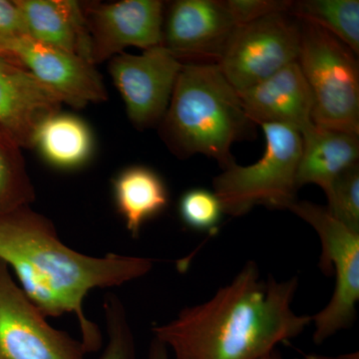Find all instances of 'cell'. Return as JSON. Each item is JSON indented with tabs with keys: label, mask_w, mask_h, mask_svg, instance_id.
Returning <instances> with one entry per match:
<instances>
[{
	"label": "cell",
	"mask_w": 359,
	"mask_h": 359,
	"mask_svg": "<svg viewBox=\"0 0 359 359\" xmlns=\"http://www.w3.org/2000/svg\"><path fill=\"white\" fill-rule=\"evenodd\" d=\"M299 278H264L250 261L209 301L153 327L173 359H259L302 334L313 316L292 309Z\"/></svg>",
	"instance_id": "obj_1"
},
{
	"label": "cell",
	"mask_w": 359,
	"mask_h": 359,
	"mask_svg": "<svg viewBox=\"0 0 359 359\" xmlns=\"http://www.w3.org/2000/svg\"><path fill=\"white\" fill-rule=\"evenodd\" d=\"M0 261L20 280L25 294L46 318L74 313L87 353L102 346L100 328L84 313L90 290L120 287L147 275L153 259L107 254L91 257L70 249L55 226L30 205L0 212Z\"/></svg>",
	"instance_id": "obj_2"
},
{
	"label": "cell",
	"mask_w": 359,
	"mask_h": 359,
	"mask_svg": "<svg viewBox=\"0 0 359 359\" xmlns=\"http://www.w3.org/2000/svg\"><path fill=\"white\" fill-rule=\"evenodd\" d=\"M254 125L218 65L184 63L160 132L174 154L205 155L224 170L235 163L231 145L244 139Z\"/></svg>",
	"instance_id": "obj_3"
},
{
	"label": "cell",
	"mask_w": 359,
	"mask_h": 359,
	"mask_svg": "<svg viewBox=\"0 0 359 359\" xmlns=\"http://www.w3.org/2000/svg\"><path fill=\"white\" fill-rule=\"evenodd\" d=\"M266 150L250 166L233 163L212 182L224 212L238 217L256 205L289 209L297 200L302 137L287 126L263 124Z\"/></svg>",
	"instance_id": "obj_4"
},
{
	"label": "cell",
	"mask_w": 359,
	"mask_h": 359,
	"mask_svg": "<svg viewBox=\"0 0 359 359\" xmlns=\"http://www.w3.org/2000/svg\"><path fill=\"white\" fill-rule=\"evenodd\" d=\"M299 22L297 63L313 92V124L359 134V66L355 54L327 30Z\"/></svg>",
	"instance_id": "obj_5"
},
{
	"label": "cell",
	"mask_w": 359,
	"mask_h": 359,
	"mask_svg": "<svg viewBox=\"0 0 359 359\" xmlns=\"http://www.w3.org/2000/svg\"><path fill=\"white\" fill-rule=\"evenodd\" d=\"M287 210L318 233L321 244V271L330 273L334 269V294L327 306L311 320L314 344H323L355 320L359 301V233L335 219L327 208L308 201H295Z\"/></svg>",
	"instance_id": "obj_6"
},
{
	"label": "cell",
	"mask_w": 359,
	"mask_h": 359,
	"mask_svg": "<svg viewBox=\"0 0 359 359\" xmlns=\"http://www.w3.org/2000/svg\"><path fill=\"white\" fill-rule=\"evenodd\" d=\"M299 48V20L271 14L238 26L217 65L233 88L244 91L297 61Z\"/></svg>",
	"instance_id": "obj_7"
},
{
	"label": "cell",
	"mask_w": 359,
	"mask_h": 359,
	"mask_svg": "<svg viewBox=\"0 0 359 359\" xmlns=\"http://www.w3.org/2000/svg\"><path fill=\"white\" fill-rule=\"evenodd\" d=\"M80 340L52 327L0 261V359H85Z\"/></svg>",
	"instance_id": "obj_8"
},
{
	"label": "cell",
	"mask_w": 359,
	"mask_h": 359,
	"mask_svg": "<svg viewBox=\"0 0 359 359\" xmlns=\"http://www.w3.org/2000/svg\"><path fill=\"white\" fill-rule=\"evenodd\" d=\"M183 65L163 45L139 55L123 52L110 59V76L136 128H150L162 121Z\"/></svg>",
	"instance_id": "obj_9"
},
{
	"label": "cell",
	"mask_w": 359,
	"mask_h": 359,
	"mask_svg": "<svg viewBox=\"0 0 359 359\" xmlns=\"http://www.w3.org/2000/svg\"><path fill=\"white\" fill-rule=\"evenodd\" d=\"M83 8L93 65L119 55L127 47L147 50L162 45L165 4L160 0L88 2Z\"/></svg>",
	"instance_id": "obj_10"
},
{
	"label": "cell",
	"mask_w": 359,
	"mask_h": 359,
	"mask_svg": "<svg viewBox=\"0 0 359 359\" xmlns=\"http://www.w3.org/2000/svg\"><path fill=\"white\" fill-rule=\"evenodd\" d=\"M238 28L223 0H177L165 13L162 45L182 63L218 65Z\"/></svg>",
	"instance_id": "obj_11"
},
{
	"label": "cell",
	"mask_w": 359,
	"mask_h": 359,
	"mask_svg": "<svg viewBox=\"0 0 359 359\" xmlns=\"http://www.w3.org/2000/svg\"><path fill=\"white\" fill-rule=\"evenodd\" d=\"M7 60L25 68L72 107L107 101V90L95 65L76 54L25 36L13 45Z\"/></svg>",
	"instance_id": "obj_12"
},
{
	"label": "cell",
	"mask_w": 359,
	"mask_h": 359,
	"mask_svg": "<svg viewBox=\"0 0 359 359\" xmlns=\"http://www.w3.org/2000/svg\"><path fill=\"white\" fill-rule=\"evenodd\" d=\"M254 124H278L304 135L314 128L313 96L297 61L261 83L238 92Z\"/></svg>",
	"instance_id": "obj_13"
},
{
	"label": "cell",
	"mask_w": 359,
	"mask_h": 359,
	"mask_svg": "<svg viewBox=\"0 0 359 359\" xmlns=\"http://www.w3.org/2000/svg\"><path fill=\"white\" fill-rule=\"evenodd\" d=\"M60 99L32 74L0 57V128L21 148H32L40 123L61 111Z\"/></svg>",
	"instance_id": "obj_14"
},
{
	"label": "cell",
	"mask_w": 359,
	"mask_h": 359,
	"mask_svg": "<svg viewBox=\"0 0 359 359\" xmlns=\"http://www.w3.org/2000/svg\"><path fill=\"white\" fill-rule=\"evenodd\" d=\"M14 4L30 39L76 54L90 62L83 4L72 0H15Z\"/></svg>",
	"instance_id": "obj_15"
},
{
	"label": "cell",
	"mask_w": 359,
	"mask_h": 359,
	"mask_svg": "<svg viewBox=\"0 0 359 359\" xmlns=\"http://www.w3.org/2000/svg\"><path fill=\"white\" fill-rule=\"evenodd\" d=\"M302 137L297 176L299 189L316 184L327 193L342 172L358 163L359 134L314 126Z\"/></svg>",
	"instance_id": "obj_16"
},
{
	"label": "cell",
	"mask_w": 359,
	"mask_h": 359,
	"mask_svg": "<svg viewBox=\"0 0 359 359\" xmlns=\"http://www.w3.org/2000/svg\"><path fill=\"white\" fill-rule=\"evenodd\" d=\"M32 148L36 149L51 167L72 171L89 162L95 142L91 128L82 118L59 111L40 123L33 135Z\"/></svg>",
	"instance_id": "obj_17"
},
{
	"label": "cell",
	"mask_w": 359,
	"mask_h": 359,
	"mask_svg": "<svg viewBox=\"0 0 359 359\" xmlns=\"http://www.w3.org/2000/svg\"><path fill=\"white\" fill-rule=\"evenodd\" d=\"M113 196L132 237L138 238L143 224L166 209L169 193L166 184L150 168L131 166L116 175Z\"/></svg>",
	"instance_id": "obj_18"
},
{
	"label": "cell",
	"mask_w": 359,
	"mask_h": 359,
	"mask_svg": "<svg viewBox=\"0 0 359 359\" xmlns=\"http://www.w3.org/2000/svg\"><path fill=\"white\" fill-rule=\"evenodd\" d=\"M290 16L327 30L354 54L359 52L358 0H301L292 1Z\"/></svg>",
	"instance_id": "obj_19"
},
{
	"label": "cell",
	"mask_w": 359,
	"mask_h": 359,
	"mask_svg": "<svg viewBox=\"0 0 359 359\" xmlns=\"http://www.w3.org/2000/svg\"><path fill=\"white\" fill-rule=\"evenodd\" d=\"M20 148L0 128V212L30 205L36 197Z\"/></svg>",
	"instance_id": "obj_20"
},
{
	"label": "cell",
	"mask_w": 359,
	"mask_h": 359,
	"mask_svg": "<svg viewBox=\"0 0 359 359\" xmlns=\"http://www.w3.org/2000/svg\"><path fill=\"white\" fill-rule=\"evenodd\" d=\"M327 210L335 219L359 233V166L349 167L325 193Z\"/></svg>",
	"instance_id": "obj_21"
},
{
	"label": "cell",
	"mask_w": 359,
	"mask_h": 359,
	"mask_svg": "<svg viewBox=\"0 0 359 359\" xmlns=\"http://www.w3.org/2000/svg\"><path fill=\"white\" fill-rule=\"evenodd\" d=\"M103 311L108 341L100 359H135L133 332L123 302L117 295L107 294Z\"/></svg>",
	"instance_id": "obj_22"
},
{
	"label": "cell",
	"mask_w": 359,
	"mask_h": 359,
	"mask_svg": "<svg viewBox=\"0 0 359 359\" xmlns=\"http://www.w3.org/2000/svg\"><path fill=\"white\" fill-rule=\"evenodd\" d=\"M223 214V207L216 194L204 189H193L180 199V218L193 230L212 233Z\"/></svg>",
	"instance_id": "obj_23"
},
{
	"label": "cell",
	"mask_w": 359,
	"mask_h": 359,
	"mask_svg": "<svg viewBox=\"0 0 359 359\" xmlns=\"http://www.w3.org/2000/svg\"><path fill=\"white\" fill-rule=\"evenodd\" d=\"M238 26L248 25L276 13H289L290 0H223Z\"/></svg>",
	"instance_id": "obj_24"
},
{
	"label": "cell",
	"mask_w": 359,
	"mask_h": 359,
	"mask_svg": "<svg viewBox=\"0 0 359 359\" xmlns=\"http://www.w3.org/2000/svg\"><path fill=\"white\" fill-rule=\"evenodd\" d=\"M28 36L20 11L14 1L0 0V57H8L15 42Z\"/></svg>",
	"instance_id": "obj_25"
},
{
	"label": "cell",
	"mask_w": 359,
	"mask_h": 359,
	"mask_svg": "<svg viewBox=\"0 0 359 359\" xmlns=\"http://www.w3.org/2000/svg\"><path fill=\"white\" fill-rule=\"evenodd\" d=\"M147 359H171L166 346L160 340L153 339L149 347Z\"/></svg>",
	"instance_id": "obj_26"
},
{
	"label": "cell",
	"mask_w": 359,
	"mask_h": 359,
	"mask_svg": "<svg viewBox=\"0 0 359 359\" xmlns=\"http://www.w3.org/2000/svg\"><path fill=\"white\" fill-rule=\"evenodd\" d=\"M304 359H358V354H347V355L339 356V358H328V356L308 355Z\"/></svg>",
	"instance_id": "obj_27"
},
{
	"label": "cell",
	"mask_w": 359,
	"mask_h": 359,
	"mask_svg": "<svg viewBox=\"0 0 359 359\" xmlns=\"http://www.w3.org/2000/svg\"><path fill=\"white\" fill-rule=\"evenodd\" d=\"M259 359H283V358L280 353H278L275 349V351H271V353L266 354V355Z\"/></svg>",
	"instance_id": "obj_28"
}]
</instances>
